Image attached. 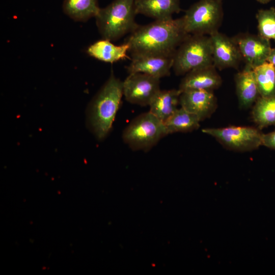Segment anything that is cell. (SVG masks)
I'll return each instance as SVG.
<instances>
[{"mask_svg":"<svg viewBox=\"0 0 275 275\" xmlns=\"http://www.w3.org/2000/svg\"><path fill=\"white\" fill-rule=\"evenodd\" d=\"M168 135L164 123L149 111L139 115L125 128L122 138L133 150L147 151Z\"/></svg>","mask_w":275,"mask_h":275,"instance_id":"8992f818","label":"cell"},{"mask_svg":"<svg viewBox=\"0 0 275 275\" xmlns=\"http://www.w3.org/2000/svg\"><path fill=\"white\" fill-rule=\"evenodd\" d=\"M222 78L213 65L192 70L182 79L178 90H204L212 91L222 84Z\"/></svg>","mask_w":275,"mask_h":275,"instance_id":"4fadbf2b","label":"cell"},{"mask_svg":"<svg viewBox=\"0 0 275 275\" xmlns=\"http://www.w3.org/2000/svg\"><path fill=\"white\" fill-rule=\"evenodd\" d=\"M262 145L275 150V130L262 135Z\"/></svg>","mask_w":275,"mask_h":275,"instance_id":"603a6c76","label":"cell"},{"mask_svg":"<svg viewBox=\"0 0 275 275\" xmlns=\"http://www.w3.org/2000/svg\"><path fill=\"white\" fill-rule=\"evenodd\" d=\"M256 18L258 35L265 39L275 41V8L259 10Z\"/></svg>","mask_w":275,"mask_h":275,"instance_id":"7402d4cb","label":"cell"},{"mask_svg":"<svg viewBox=\"0 0 275 275\" xmlns=\"http://www.w3.org/2000/svg\"><path fill=\"white\" fill-rule=\"evenodd\" d=\"M236 93L240 107L246 108L260 96L253 69L245 66L235 76Z\"/></svg>","mask_w":275,"mask_h":275,"instance_id":"9a60e30c","label":"cell"},{"mask_svg":"<svg viewBox=\"0 0 275 275\" xmlns=\"http://www.w3.org/2000/svg\"><path fill=\"white\" fill-rule=\"evenodd\" d=\"M135 0H114L100 8L96 16V25L103 39L113 41L133 32L139 26Z\"/></svg>","mask_w":275,"mask_h":275,"instance_id":"3957f363","label":"cell"},{"mask_svg":"<svg viewBox=\"0 0 275 275\" xmlns=\"http://www.w3.org/2000/svg\"><path fill=\"white\" fill-rule=\"evenodd\" d=\"M256 1L260 3L265 4H267L269 3L272 0H256Z\"/></svg>","mask_w":275,"mask_h":275,"instance_id":"d4e9b609","label":"cell"},{"mask_svg":"<svg viewBox=\"0 0 275 275\" xmlns=\"http://www.w3.org/2000/svg\"><path fill=\"white\" fill-rule=\"evenodd\" d=\"M260 96L275 95V67L266 61L253 69Z\"/></svg>","mask_w":275,"mask_h":275,"instance_id":"44dd1931","label":"cell"},{"mask_svg":"<svg viewBox=\"0 0 275 275\" xmlns=\"http://www.w3.org/2000/svg\"><path fill=\"white\" fill-rule=\"evenodd\" d=\"M223 15L222 1L199 0L181 18L188 34L210 36L218 31Z\"/></svg>","mask_w":275,"mask_h":275,"instance_id":"5b68a950","label":"cell"},{"mask_svg":"<svg viewBox=\"0 0 275 275\" xmlns=\"http://www.w3.org/2000/svg\"><path fill=\"white\" fill-rule=\"evenodd\" d=\"M180 94L178 89L160 90L149 104V112L164 123L178 108Z\"/></svg>","mask_w":275,"mask_h":275,"instance_id":"2e32d148","label":"cell"},{"mask_svg":"<svg viewBox=\"0 0 275 275\" xmlns=\"http://www.w3.org/2000/svg\"><path fill=\"white\" fill-rule=\"evenodd\" d=\"M201 121L196 115L181 107L164 122L167 134L190 132L198 129Z\"/></svg>","mask_w":275,"mask_h":275,"instance_id":"d6986e66","label":"cell"},{"mask_svg":"<svg viewBox=\"0 0 275 275\" xmlns=\"http://www.w3.org/2000/svg\"><path fill=\"white\" fill-rule=\"evenodd\" d=\"M160 78L143 73L129 74L123 81V95L126 100L141 106L149 105L160 90Z\"/></svg>","mask_w":275,"mask_h":275,"instance_id":"ba28073f","label":"cell"},{"mask_svg":"<svg viewBox=\"0 0 275 275\" xmlns=\"http://www.w3.org/2000/svg\"><path fill=\"white\" fill-rule=\"evenodd\" d=\"M129 45L124 42L116 45L107 39H103L94 42L87 49L91 57L103 62L113 63L127 58Z\"/></svg>","mask_w":275,"mask_h":275,"instance_id":"e0dca14e","label":"cell"},{"mask_svg":"<svg viewBox=\"0 0 275 275\" xmlns=\"http://www.w3.org/2000/svg\"><path fill=\"white\" fill-rule=\"evenodd\" d=\"M252 114L259 128L275 125V95L260 96L255 102Z\"/></svg>","mask_w":275,"mask_h":275,"instance_id":"ffe728a7","label":"cell"},{"mask_svg":"<svg viewBox=\"0 0 275 275\" xmlns=\"http://www.w3.org/2000/svg\"><path fill=\"white\" fill-rule=\"evenodd\" d=\"M220 1H222V0H220Z\"/></svg>","mask_w":275,"mask_h":275,"instance_id":"484cf974","label":"cell"},{"mask_svg":"<svg viewBox=\"0 0 275 275\" xmlns=\"http://www.w3.org/2000/svg\"><path fill=\"white\" fill-rule=\"evenodd\" d=\"M181 107L197 116L201 121L208 117L217 107L216 98L212 91L204 90H187L181 93Z\"/></svg>","mask_w":275,"mask_h":275,"instance_id":"8fae6325","label":"cell"},{"mask_svg":"<svg viewBox=\"0 0 275 275\" xmlns=\"http://www.w3.org/2000/svg\"><path fill=\"white\" fill-rule=\"evenodd\" d=\"M232 39L245 62V66L253 69L267 61L271 49L269 40L248 33L238 35Z\"/></svg>","mask_w":275,"mask_h":275,"instance_id":"9c48e42d","label":"cell"},{"mask_svg":"<svg viewBox=\"0 0 275 275\" xmlns=\"http://www.w3.org/2000/svg\"><path fill=\"white\" fill-rule=\"evenodd\" d=\"M182 18L155 20L138 26L125 42L129 45L132 58L145 56L173 57L176 49L189 35Z\"/></svg>","mask_w":275,"mask_h":275,"instance_id":"6da1fadb","label":"cell"},{"mask_svg":"<svg viewBox=\"0 0 275 275\" xmlns=\"http://www.w3.org/2000/svg\"><path fill=\"white\" fill-rule=\"evenodd\" d=\"M100 8L98 0H64L63 10L70 18L77 21H86L95 17Z\"/></svg>","mask_w":275,"mask_h":275,"instance_id":"ac0fdd59","label":"cell"},{"mask_svg":"<svg viewBox=\"0 0 275 275\" xmlns=\"http://www.w3.org/2000/svg\"><path fill=\"white\" fill-rule=\"evenodd\" d=\"M202 132L214 138L226 148L237 151H249L262 145L263 133L249 126H230L223 128H207Z\"/></svg>","mask_w":275,"mask_h":275,"instance_id":"52a82bcc","label":"cell"},{"mask_svg":"<svg viewBox=\"0 0 275 275\" xmlns=\"http://www.w3.org/2000/svg\"><path fill=\"white\" fill-rule=\"evenodd\" d=\"M212 65L213 59L210 36L189 35L173 56L172 69L176 75H180Z\"/></svg>","mask_w":275,"mask_h":275,"instance_id":"277c9868","label":"cell"},{"mask_svg":"<svg viewBox=\"0 0 275 275\" xmlns=\"http://www.w3.org/2000/svg\"><path fill=\"white\" fill-rule=\"evenodd\" d=\"M123 95V81L113 72L89 104L88 122L99 140L111 130Z\"/></svg>","mask_w":275,"mask_h":275,"instance_id":"7a4b0ae2","label":"cell"},{"mask_svg":"<svg viewBox=\"0 0 275 275\" xmlns=\"http://www.w3.org/2000/svg\"><path fill=\"white\" fill-rule=\"evenodd\" d=\"M209 36L211 42L214 66L219 70L237 67L243 59L233 39L218 31Z\"/></svg>","mask_w":275,"mask_h":275,"instance_id":"30bf717a","label":"cell"},{"mask_svg":"<svg viewBox=\"0 0 275 275\" xmlns=\"http://www.w3.org/2000/svg\"><path fill=\"white\" fill-rule=\"evenodd\" d=\"M136 14H142L155 20L173 18L181 11L180 0H135Z\"/></svg>","mask_w":275,"mask_h":275,"instance_id":"5bb4252c","label":"cell"},{"mask_svg":"<svg viewBox=\"0 0 275 275\" xmlns=\"http://www.w3.org/2000/svg\"><path fill=\"white\" fill-rule=\"evenodd\" d=\"M173 64V57L145 56L132 58L127 67L129 74L143 73L161 78L169 76Z\"/></svg>","mask_w":275,"mask_h":275,"instance_id":"7c38bea8","label":"cell"},{"mask_svg":"<svg viewBox=\"0 0 275 275\" xmlns=\"http://www.w3.org/2000/svg\"><path fill=\"white\" fill-rule=\"evenodd\" d=\"M267 61L271 63L275 67V47L271 48Z\"/></svg>","mask_w":275,"mask_h":275,"instance_id":"cb8c5ba5","label":"cell"}]
</instances>
